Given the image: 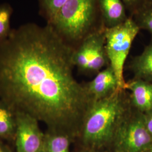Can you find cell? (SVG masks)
Returning <instances> with one entry per match:
<instances>
[{
	"mask_svg": "<svg viewBox=\"0 0 152 152\" xmlns=\"http://www.w3.org/2000/svg\"><path fill=\"white\" fill-rule=\"evenodd\" d=\"M74 50L48 24L11 29L0 44V100L48 132L80 134L93 100L74 77Z\"/></svg>",
	"mask_w": 152,
	"mask_h": 152,
	"instance_id": "obj_1",
	"label": "cell"
},
{
	"mask_svg": "<svg viewBox=\"0 0 152 152\" xmlns=\"http://www.w3.org/2000/svg\"><path fill=\"white\" fill-rule=\"evenodd\" d=\"M123 91L117 90L105 98L92 101L81 131L84 144L91 150L112 142L115 130L127 112Z\"/></svg>",
	"mask_w": 152,
	"mask_h": 152,
	"instance_id": "obj_2",
	"label": "cell"
},
{
	"mask_svg": "<svg viewBox=\"0 0 152 152\" xmlns=\"http://www.w3.org/2000/svg\"><path fill=\"white\" fill-rule=\"evenodd\" d=\"M98 12V0H68L48 24L68 43L81 42L97 29L95 27Z\"/></svg>",
	"mask_w": 152,
	"mask_h": 152,
	"instance_id": "obj_3",
	"label": "cell"
},
{
	"mask_svg": "<svg viewBox=\"0 0 152 152\" xmlns=\"http://www.w3.org/2000/svg\"><path fill=\"white\" fill-rule=\"evenodd\" d=\"M140 30L132 18H128L116 27H105L106 52L109 65L117 80L118 90H124L127 87L124 76L125 61Z\"/></svg>",
	"mask_w": 152,
	"mask_h": 152,
	"instance_id": "obj_4",
	"label": "cell"
},
{
	"mask_svg": "<svg viewBox=\"0 0 152 152\" xmlns=\"http://www.w3.org/2000/svg\"><path fill=\"white\" fill-rule=\"evenodd\" d=\"M112 142L115 152H144L150 148L152 137L147 130L143 114H131L127 111Z\"/></svg>",
	"mask_w": 152,
	"mask_h": 152,
	"instance_id": "obj_5",
	"label": "cell"
},
{
	"mask_svg": "<svg viewBox=\"0 0 152 152\" xmlns=\"http://www.w3.org/2000/svg\"><path fill=\"white\" fill-rule=\"evenodd\" d=\"M105 27L101 26L83 38L75 49V66L85 72H97L109 63L105 49Z\"/></svg>",
	"mask_w": 152,
	"mask_h": 152,
	"instance_id": "obj_6",
	"label": "cell"
},
{
	"mask_svg": "<svg viewBox=\"0 0 152 152\" xmlns=\"http://www.w3.org/2000/svg\"><path fill=\"white\" fill-rule=\"evenodd\" d=\"M16 152H39L44 147L45 135L37 120L20 113H15Z\"/></svg>",
	"mask_w": 152,
	"mask_h": 152,
	"instance_id": "obj_7",
	"label": "cell"
},
{
	"mask_svg": "<svg viewBox=\"0 0 152 152\" xmlns=\"http://www.w3.org/2000/svg\"><path fill=\"white\" fill-rule=\"evenodd\" d=\"M93 100L105 98L118 90V82L111 66L102 71L85 86Z\"/></svg>",
	"mask_w": 152,
	"mask_h": 152,
	"instance_id": "obj_8",
	"label": "cell"
},
{
	"mask_svg": "<svg viewBox=\"0 0 152 152\" xmlns=\"http://www.w3.org/2000/svg\"><path fill=\"white\" fill-rule=\"evenodd\" d=\"M126 88L131 92V102L140 113L152 112V83L136 78L127 83Z\"/></svg>",
	"mask_w": 152,
	"mask_h": 152,
	"instance_id": "obj_9",
	"label": "cell"
},
{
	"mask_svg": "<svg viewBox=\"0 0 152 152\" xmlns=\"http://www.w3.org/2000/svg\"><path fill=\"white\" fill-rule=\"evenodd\" d=\"M99 12L105 28L116 27L127 19L126 6L122 0H98Z\"/></svg>",
	"mask_w": 152,
	"mask_h": 152,
	"instance_id": "obj_10",
	"label": "cell"
},
{
	"mask_svg": "<svg viewBox=\"0 0 152 152\" xmlns=\"http://www.w3.org/2000/svg\"><path fill=\"white\" fill-rule=\"evenodd\" d=\"M131 68L136 78L152 80V44L147 46L141 54L133 59Z\"/></svg>",
	"mask_w": 152,
	"mask_h": 152,
	"instance_id": "obj_11",
	"label": "cell"
},
{
	"mask_svg": "<svg viewBox=\"0 0 152 152\" xmlns=\"http://www.w3.org/2000/svg\"><path fill=\"white\" fill-rule=\"evenodd\" d=\"M16 118L14 113L5 104L0 100V138H15Z\"/></svg>",
	"mask_w": 152,
	"mask_h": 152,
	"instance_id": "obj_12",
	"label": "cell"
},
{
	"mask_svg": "<svg viewBox=\"0 0 152 152\" xmlns=\"http://www.w3.org/2000/svg\"><path fill=\"white\" fill-rule=\"evenodd\" d=\"M72 138L65 134L47 132L44 147L47 152H70Z\"/></svg>",
	"mask_w": 152,
	"mask_h": 152,
	"instance_id": "obj_13",
	"label": "cell"
},
{
	"mask_svg": "<svg viewBox=\"0 0 152 152\" xmlns=\"http://www.w3.org/2000/svg\"><path fill=\"white\" fill-rule=\"evenodd\" d=\"M132 16L140 29L146 30L152 35V0L148 1Z\"/></svg>",
	"mask_w": 152,
	"mask_h": 152,
	"instance_id": "obj_14",
	"label": "cell"
},
{
	"mask_svg": "<svg viewBox=\"0 0 152 152\" xmlns=\"http://www.w3.org/2000/svg\"><path fill=\"white\" fill-rule=\"evenodd\" d=\"M68 0H39L40 10L48 23L51 22Z\"/></svg>",
	"mask_w": 152,
	"mask_h": 152,
	"instance_id": "obj_15",
	"label": "cell"
},
{
	"mask_svg": "<svg viewBox=\"0 0 152 152\" xmlns=\"http://www.w3.org/2000/svg\"><path fill=\"white\" fill-rule=\"evenodd\" d=\"M13 9L9 4L0 5V44L8 37L11 32L10 20Z\"/></svg>",
	"mask_w": 152,
	"mask_h": 152,
	"instance_id": "obj_16",
	"label": "cell"
},
{
	"mask_svg": "<svg viewBox=\"0 0 152 152\" xmlns=\"http://www.w3.org/2000/svg\"><path fill=\"white\" fill-rule=\"evenodd\" d=\"M126 8L133 15L149 0H122Z\"/></svg>",
	"mask_w": 152,
	"mask_h": 152,
	"instance_id": "obj_17",
	"label": "cell"
},
{
	"mask_svg": "<svg viewBox=\"0 0 152 152\" xmlns=\"http://www.w3.org/2000/svg\"><path fill=\"white\" fill-rule=\"evenodd\" d=\"M147 130L152 137V112L143 114Z\"/></svg>",
	"mask_w": 152,
	"mask_h": 152,
	"instance_id": "obj_18",
	"label": "cell"
},
{
	"mask_svg": "<svg viewBox=\"0 0 152 152\" xmlns=\"http://www.w3.org/2000/svg\"><path fill=\"white\" fill-rule=\"evenodd\" d=\"M0 152H11V151L5 145L0 142Z\"/></svg>",
	"mask_w": 152,
	"mask_h": 152,
	"instance_id": "obj_19",
	"label": "cell"
},
{
	"mask_svg": "<svg viewBox=\"0 0 152 152\" xmlns=\"http://www.w3.org/2000/svg\"><path fill=\"white\" fill-rule=\"evenodd\" d=\"M144 152H152V148H150L149 149H148L146 151Z\"/></svg>",
	"mask_w": 152,
	"mask_h": 152,
	"instance_id": "obj_20",
	"label": "cell"
},
{
	"mask_svg": "<svg viewBox=\"0 0 152 152\" xmlns=\"http://www.w3.org/2000/svg\"><path fill=\"white\" fill-rule=\"evenodd\" d=\"M39 152H46V149H45V147H44L43 148V149L40 151Z\"/></svg>",
	"mask_w": 152,
	"mask_h": 152,
	"instance_id": "obj_21",
	"label": "cell"
},
{
	"mask_svg": "<svg viewBox=\"0 0 152 152\" xmlns=\"http://www.w3.org/2000/svg\"><path fill=\"white\" fill-rule=\"evenodd\" d=\"M92 152L91 151H89V152Z\"/></svg>",
	"mask_w": 152,
	"mask_h": 152,
	"instance_id": "obj_22",
	"label": "cell"
}]
</instances>
